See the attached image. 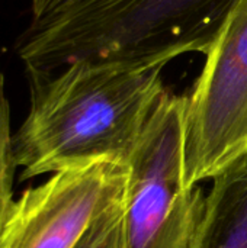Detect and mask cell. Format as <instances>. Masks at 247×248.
<instances>
[{"instance_id":"6da1fadb","label":"cell","mask_w":247,"mask_h":248,"mask_svg":"<svg viewBox=\"0 0 247 248\" xmlns=\"http://www.w3.org/2000/svg\"><path fill=\"white\" fill-rule=\"evenodd\" d=\"M165 64L138 58H82L49 74H28L29 112L13 135L20 179L127 163L167 92Z\"/></svg>"},{"instance_id":"7a4b0ae2","label":"cell","mask_w":247,"mask_h":248,"mask_svg":"<svg viewBox=\"0 0 247 248\" xmlns=\"http://www.w3.org/2000/svg\"><path fill=\"white\" fill-rule=\"evenodd\" d=\"M234 0H95L36 31L17 55L28 74H49L82 58H138L167 65L205 54Z\"/></svg>"},{"instance_id":"3957f363","label":"cell","mask_w":247,"mask_h":248,"mask_svg":"<svg viewBox=\"0 0 247 248\" xmlns=\"http://www.w3.org/2000/svg\"><path fill=\"white\" fill-rule=\"evenodd\" d=\"M186 96L159 100L128 163L122 248H194L205 196L185 179Z\"/></svg>"},{"instance_id":"277c9868","label":"cell","mask_w":247,"mask_h":248,"mask_svg":"<svg viewBox=\"0 0 247 248\" xmlns=\"http://www.w3.org/2000/svg\"><path fill=\"white\" fill-rule=\"evenodd\" d=\"M186 96L185 179H213L247 154V0H234Z\"/></svg>"},{"instance_id":"5b68a950","label":"cell","mask_w":247,"mask_h":248,"mask_svg":"<svg viewBox=\"0 0 247 248\" xmlns=\"http://www.w3.org/2000/svg\"><path fill=\"white\" fill-rule=\"evenodd\" d=\"M125 180L127 167L105 161L52 173L15 201L0 248H74Z\"/></svg>"},{"instance_id":"8992f818","label":"cell","mask_w":247,"mask_h":248,"mask_svg":"<svg viewBox=\"0 0 247 248\" xmlns=\"http://www.w3.org/2000/svg\"><path fill=\"white\" fill-rule=\"evenodd\" d=\"M194 248H247V154L213 177Z\"/></svg>"},{"instance_id":"52a82bcc","label":"cell","mask_w":247,"mask_h":248,"mask_svg":"<svg viewBox=\"0 0 247 248\" xmlns=\"http://www.w3.org/2000/svg\"><path fill=\"white\" fill-rule=\"evenodd\" d=\"M13 157V135L10 131V106L0 70V237L15 203L13 176L16 169Z\"/></svg>"},{"instance_id":"ba28073f","label":"cell","mask_w":247,"mask_h":248,"mask_svg":"<svg viewBox=\"0 0 247 248\" xmlns=\"http://www.w3.org/2000/svg\"><path fill=\"white\" fill-rule=\"evenodd\" d=\"M122 195L98 215L74 248H122Z\"/></svg>"},{"instance_id":"9c48e42d","label":"cell","mask_w":247,"mask_h":248,"mask_svg":"<svg viewBox=\"0 0 247 248\" xmlns=\"http://www.w3.org/2000/svg\"><path fill=\"white\" fill-rule=\"evenodd\" d=\"M95 0H31V19L25 31L41 29Z\"/></svg>"}]
</instances>
